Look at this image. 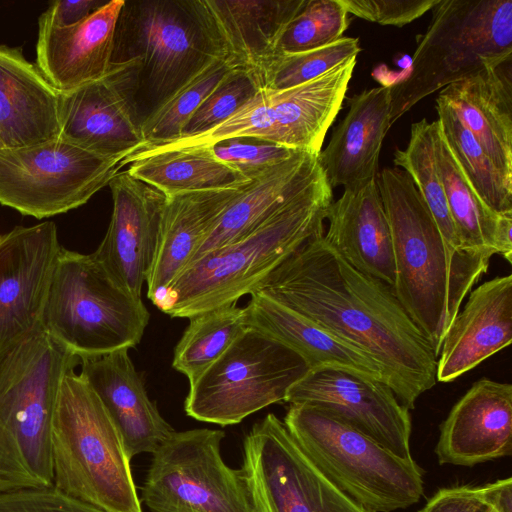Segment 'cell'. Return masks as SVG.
<instances>
[{"mask_svg":"<svg viewBox=\"0 0 512 512\" xmlns=\"http://www.w3.org/2000/svg\"><path fill=\"white\" fill-rule=\"evenodd\" d=\"M284 424L312 463L340 490L371 512H392L417 503L422 470L332 415L306 403L290 404Z\"/></svg>","mask_w":512,"mask_h":512,"instance_id":"cell-7","label":"cell"},{"mask_svg":"<svg viewBox=\"0 0 512 512\" xmlns=\"http://www.w3.org/2000/svg\"><path fill=\"white\" fill-rule=\"evenodd\" d=\"M130 462L98 395L68 371L52 419L53 487L103 512H142Z\"/></svg>","mask_w":512,"mask_h":512,"instance_id":"cell-6","label":"cell"},{"mask_svg":"<svg viewBox=\"0 0 512 512\" xmlns=\"http://www.w3.org/2000/svg\"><path fill=\"white\" fill-rule=\"evenodd\" d=\"M485 502L496 512H512V479L510 477L481 486Z\"/></svg>","mask_w":512,"mask_h":512,"instance_id":"cell-45","label":"cell"},{"mask_svg":"<svg viewBox=\"0 0 512 512\" xmlns=\"http://www.w3.org/2000/svg\"><path fill=\"white\" fill-rule=\"evenodd\" d=\"M61 93L20 47L0 45V138L7 148L59 136Z\"/></svg>","mask_w":512,"mask_h":512,"instance_id":"cell-28","label":"cell"},{"mask_svg":"<svg viewBox=\"0 0 512 512\" xmlns=\"http://www.w3.org/2000/svg\"><path fill=\"white\" fill-rule=\"evenodd\" d=\"M510 56L512 0H439L408 75L390 86V125L430 94Z\"/></svg>","mask_w":512,"mask_h":512,"instance_id":"cell-8","label":"cell"},{"mask_svg":"<svg viewBox=\"0 0 512 512\" xmlns=\"http://www.w3.org/2000/svg\"><path fill=\"white\" fill-rule=\"evenodd\" d=\"M512 212L499 214L495 235L494 250L496 254L501 255L507 262L512 260Z\"/></svg>","mask_w":512,"mask_h":512,"instance_id":"cell-46","label":"cell"},{"mask_svg":"<svg viewBox=\"0 0 512 512\" xmlns=\"http://www.w3.org/2000/svg\"><path fill=\"white\" fill-rule=\"evenodd\" d=\"M325 219L327 244L356 270L393 288L392 237L376 179L357 189H344L327 208Z\"/></svg>","mask_w":512,"mask_h":512,"instance_id":"cell-27","label":"cell"},{"mask_svg":"<svg viewBox=\"0 0 512 512\" xmlns=\"http://www.w3.org/2000/svg\"><path fill=\"white\" fill-rule=\"evenodd\" d=\"M80 359L44 330L0 359V493L53 487L52 419Z\"/></svg>","mask_w":512,"mask_h":512,"instance_id":"cell-5","label":"cell"},{"mask_svg":"<svg viewBox=\"0 0 512 512\" xmlns=\"http://www.w3.org/2000/svg\"><path fill=\"white\" fill-rule=\"evenodd\" d=\"M239 471L255 512H371L312 463L273 413L246 435Z\"/></svg>","mask_w":512,"mask_h":512,"instance_id":"cell-14","label":"cell"},{"mask_svg":"<svg viewBox=\"0 0 512 512\" xmlns=\"http://www.w3.org/2000/svg\"><path fill=\"white\" fill-rule=\"evenodd\" d=\"M481 487L468 485L439 489L418 512H487Z\"/></svg>","mask_w":512,"mask_h":512,"instance_id":"cell-43","label":"cell"},{"mask_svg":"<svg viewBox=\"0 0 512 512\" xmlns=\"http://www.w3.org/2000/svg\"><path fill=\"white\" fill-rule=\"evenodd\" d=\"M348 14L381 25L402 27L421 17L439 0H340Z\"/></svg>","mask_w":512,"mask_h":512,"instance_id":"cell-41","label":"cell"},{"mask_svg":"<svg viewBox=\"0 0 512 512\" xmlns=\"http://www.w3.org/2000/svg\"><path fill=\"white\" fill-rule=\"evenodd\" d=\"M62 246L52 221L0 234V359L43 330L44 307Z\"/></svg>","mask_w":512,"mask_h":512,"instance_id":"cell-15","label":"cell"},{"mask_svg":"<svg viewBox=\"0 0 512 512\" xmlns=\"http://www.w3.org/2000/svg\"><path fill=\"white\" fill-rule=\"evenodd\" d=\"M285 402L319 406L397 456L412 458L409 409L382 381L343 369H311L289 389Z\"/></svg>","mask_w":512,"mask_h":512,"instance_id":"cell-16","label":"cell"},{"mask_svg":"<svg viewBox=\"0 0 512 512\" xmlns=\"http://www.w3.org/2000/svg\"><path fill=\"white\" fill-rule=\"evenodd\" d=\"M107 2L104 0H56L49 4L38 20L59 27L72 26L87 18Z\"/></svg>","mask_w":512,"mask_h":512,"instance_id":"cell-44","label":"cell"},{"mask_svg":"<svg viewBox=\"0 0 512 512\" xmlns=\"http://www.w3.org/2000/svg\"><path fill=\"white\" fill-rule=\"evenodd\" d=\"M0 512H103L54 487L0 493Z\"/></svg>","mask_w":512,"mask_h":512,"instance_id":"cell-42","label":"cell"},{"mask_svg":"<svg viewBox=\"0 0 512 512\" xmlns=\"http://www.w3.org/2000/svg\"><path fill=\"white\" fill-rule=\"evenodd\" d=\"M332 201L323 174L250 235L186 266L154 305L172 318L189 319L236 304L306 241L324 234Z\"/></svg>","mask_w":512,"mask_h":512,"instance_id":"cell-3","label":"cell"},{"mask_svg":"<svg viewBox=\"0 0 512 512\" xmlns=\"http://www.w3.org/2000/svg\"><path fill=\"white\" fill-rule=\"evenodd\" d=\"M310 370L295 351L248 327L190 384L188 416L228 426L277 402Z\"/></svg>","mask_w":512,"mask_h":512,"instance_id":"cell-11","label":"cell"},{"mask_svg":"<svg viewBox=\"0 0 512 512\" xmlns=\"http://www.w3.org/2000/svg\"><path fill=\"white\" fill-rule=\"evenodd\" d=\"M436 159L448 209L461 246L471 251H491L498 220L474 193L438 128Z\"/></svg>","mask_w":512,"mask_h":512,"instance_id":"cell-33","label":"cell"},{"mask_svg":"<svg viewBox=\"0 0 512 512\" xmlns=\"http://www.w3.org/2000/svg\"><path fill=\"white\" fill-rule=\"evenodd\" d=\"M126 170L167 198L193 192L228 189L251 179L219 160L210 147L142 150L125 159Z\"/></svg>","mask_w":512,"mask_h":512,"instance_id":"cell-31","label":"cell"},{"mask_svg":"<svg viewBox=\"0 0 512 512\" xmlns=\"http://www.w3.org/2000/svg\"><path fill=\"white\" fill-rule=\"evenodd\" d=\"M391 87L366 89L349 101L319 163L331 188L357 189L378 175L379 155L390 129Z\"/></svg>","mask_w":512,"mask_h":512,"instance_id":"cell-26","label":"cell"},{"mask_svg":"<svg viewBox=\"0 0 512 512\" xmlns=\"http://www.w3.org/2000/svg\"><path fill=\"white\" fill-rule=\"evenodd\" d=\"M231 68L218 58L142 122L143 149L178 139L187 123ZM142 149V150H143Z\"/></svg>","mask_w":512,"mask_h":512,"instance_id":"cell-36","label":"cell"},{"mask_svg":"<svg viewBox=\"0 0 512 512\" xmlns=\"http://www.w3.org/2000/svg\"><path fill=\"white\" fill-rule=\"evenodd\" d=\"M443 339L436 380L452 382L512 341V275L472 289Z\"/></svg>","mask_w":512,"mask_h":512,"instance_id":"cell-23","label":"cell"},{"mask_svg":"<svg viewBox=\"0 0 512 512\" xmlns=\"http://www.w3.org/2000/svg\"><path fill=\"white\" fill-rule=\"evenodd\" d=\"M292 309L357 348L382 370L409 410L436 384L437 357L393 288L352 267L317 235L277 266L254 290Z\"/></svg>","mask_w":512,"mask_h":512,"instance_id":"cell-1","label":"cell"},{"mask_svg":"<svg viewBox=\"0 0 512 512\" xmlns=\"http://www.w3.org/2000/svg\"><path fill=\"white\" fill-rule=\"evenodd\" d=\"M60 136L0 150V204L43 219L86 204L124 166Z\"/></svg>","mask_w":512,"mask_h":512,"instance_id":"cell-12","label":"cell"},{"mask_svg":"<svg viewBox=\"0 0 512 512\" xmlns=\"http://www.w3.org/2000/svg\"><path fill=\"white\" fill-rule=\"evenodd\" d=\"M438 97L512 181V56L444 87Z\"/></svg>","mask_w":512,"mask_h":512,"instance_id":"cell-25","label":"cell"},{"mask_svg":"<svg viewBox=\"0 0 512 512\" xmlns=\"http://www.w3.org/2000/svg\"><path fill=\"white\" fill-rule=\"evenodd\" d=\"M348 13L340 0H308L283 32L279 53H297L331 44L348 27Z\"/></svg>","mask_w":512,"mask_h":512,"instance_id":"cell-38","label":"cell"},{"mask_svg":"<svg viewBox=\"0 0 512 512\" xmlns=\"http://www.w3.org/2000/svg\"><path fill=\"white\" fill-rule=\"evenodd\" d=\"M249 182L228 189L166 197L146 279L147 297L153 304L185 269L218 217Z\"/></svg>","mask_w":512,"mask_h":512,"instance_id":"cell-29","label":"cell"},{"mask_svg":"<svg viewBox=\"0 0 512 512\" xmlns=\"http://www.w3.org/2000/svg\"><path fill=\"white\" fill-rule=\"evenodd\" d=\"M376 182L392 237L393 291L438 357L447 330L494 253L451 249L404 170L385 168Z\"/></svg>","mask_w":512,"mask_h":512,"instance_id":"cell-2","label":"cell"},{"mask_svg":"<svg viewBox=\"0 0 512 512\" xmlns=\"http://www.w3.org/2000/svg\"><path fill=\"white\" fill-rule=\"evenodd\" d=\"M82 378L98 395L132 459L153 453L174 431L150 400L128 349L80 359Z\"/></svg>","mask_w":512,"mask_h":512,"instance_id":"cell-22","label":"cell"},{"mask_svg":"<svg viewBox=\"0 0 512 512\" xmlns=\"http://www.w3.org/2000/svg\"><path fill=\"white\" fill-rule=\"evenodd\" d=\"M258 89L248 74L231 69L202 102L179 138L200 135L214 128L250 100Z\"/></svg>","mask_w":512,"mask_h":512,"instance_id":"cell-39","label":"cell"},{"mask_svg":"<svg viewBox=\"0 0 512 512\" xmlns=\"http://www.w3.org/2000/svg\"><path fill=\"white\" fill-rule=\"evenodd\" d=\"M213 154L248 179L290 158L296 151L253 138H232L210 146Z\"/></svg>","mask_w":512,"mask_h":512,"instance_id":"cell-40","label":"cell"},{"mask_svg":"<svg viewBox=\"0 0 512 512\" xmlns=\"http://www.w3.org/2000/svg\"><path fill=\"white\" fill-rule=\"evenodd\" d=\"M487 512H496V511L493 510L491 507H489V510Z\"/></svg>","mask_w":512,"mask_h":512,"instance_id":"cell-48","label":"cell"},{"mask_svg":"<svg viewBox=\"0 0 512 512\" xmlns=\"http://www.w3.org/2000/svg\"><path fill=\"white\" fill-rule=\"evenodd\" d=\"M355 65L356 57L295 87L260 88L209 131L143 150L210 147L232 138H253L319 154L326 133L342 107Z\"/></svg>","mask_w":512,"mask_h":512,"instance_id":"cell-10","label":"cell"},{"mask_svg":"<svg viewBox=\"0 0 512 512\" xmlns=\"http://www.w3.org/2000/svg\"><path fill=\"white\" fill-rule=\"evenodd\" d=\"M360 50L358 38L344 36L320 48L280 52L264 71L260 88L282 90L304 84L356 57Z\"/></svg>","mask_w":512,"mask_h":512,"instance_id":"cell-37","label":"cell"},{"mask_svg":"<svg viewBox=\"0 0 512 512\" xmlns=\"http://www.w3.org/2000/svg\"><path fill=\"white\" fill-rule=\"evenodd\" d=\"M174 349L173 367L193 383L248 328L245 310L236 304L189 318Z\"/></svg>","mask_w":512,"mask_h":512,"instance_id":"cell-34","label":"cell"},{"mask_svg":"<svg viewBox=\"0 0 512 512\" xmlns=\"http://www.w3.org/2000/svg\"><path fill=\"white\" fill-rule=\"evenodd\" d=\"M244 310L247 327L295 351L310 370L337 368L384 382L381 368L369 356L268 296L253 292Z\"/></svg>","mask_w":512,"mask_h":512,"instance_id":"cell-30","label":"cell"},{"mask_svg":"<svg viewBox=\"0 0 512 512\" xmlns=\"http://www.w3.org/2000/svg\"><path fill=\"white\" fill-rule=\"evenodd\" d=\"M436 110L441 136L478 198L493 212H512V181L497 169L473 134L440 97Z\"/></svg>","mask_w":512,"mask_h":512,"instance_id":"cell-32","label":"cell"},{"mask_svg":"<svg viewBox=\"0 0 512 512\" xmlns=\"http://www.w3.org/2000/svg\"><path fill=\"white\" fill-rule=\"evenodd\" d=\"M218 58L193 0H125L116 24L111 69L141 125Z\"/></svg>","mask_w":512,"mask_h":512,"instance_id":"cell-4","label":"cell"},{"mask_svg":"<svg viewBox=\"0 0 512 512\" xmlns=\"http://www.w3.org/2000/svg\"><path fill=\"white\" fill-rule=\"evenodd\" d=\"M59 136L124 161L145 145L134 104L111 69L97 81L61 93Z\"/></svg>","mask_w":512,"mask_h":512,"instance_id":"cell-20","label":"cell"},{"mask_svg":"<svg viewBox=\"0 0 512 512\" xmlns=\"http://www.w3.org/2000/svg\"><path fill=\"white\" fill-rule=\"evenodd\" d=\"M220 58L260 88L281 36L308 0H193Z\"/></svg>","mask_w":512,"mask_h":512,"instance_id":"cell-18","label":"cell"},{"mask_svg":"<svg viewBox=\"0 0 512 512\" xmlns=\"http://www.w3.org/2000/svg\"><path fill=\"white\" fill-rule=\"evenodd\" d=\"M124 3L125 0H110L81 22L67 27L38 20L35 65L58 92H71L108 73Z\"/></svg>","mask_w":512,"mask_h":512,"instance_id":"cell-21","label":"cell"},{"mask_svg":"<svg viewBox=\"0 0 512 512\" xmlns=\"http://www.w3.org/2000/svg\"><path fill=\"white\" fill-rule=\"evenodd\" d=\"M7 148L2 139L0 138V150Z\"/></svg>","mask_w":512,"mask_h":512,"instance_id":"cell-47","label":"cell"},{"mask_svg":"<svg viewBox=\"0 0 512 512\" xmlns=\"http://www.w3.org/2000/svg\"><path fill=\"white\" fill-rule=\"evenodd\" d=\"M440 465L472 467L512 453V385L476 381L453 405L435 447Z\"/></svg>","mask_w":512,"mask_h":512,"instance_id":"cell-19","label":"cell"},{"mask_svg":"<svg viewBox=\"0 0 512 512\" xmlns=\"http://www.w3.org/2000/svg\"><path fill=\"white\" fill-rule=\"evenodd\" d=\"M149 312L91 254L61 247L42 318L43 330L79 359L135 347Z\"/></svg>","mask_w":512,"mask_h":512,"instance_id":"cell-9","label":"cell"},{"mask_svg":"<svg viewBox=\"0 0 512 512\" xmlns=\"http://www.w3.org/2000/svg\"><path fill=\"white\" fill-rule=\"evenodd\" d=\"M108 185L112 215L106 234L92 255L116 284L141 298L167 198L127 171L117 173Z\"/></svg>","mask_w":512,"mask_h":512,"instance_id":"cell-17","label":"cell"},{"mask_svg":"<svg viewBox=\"0 0 512 512\" xmlns=\"http://www.w3.org/2000/svg\"><path fill=\"white\" fill-rule=\"evenodd\" d=\"M323 174L319 154L298 150L251 179L218 217L188 265L250 235Z\"/></svg>","mask_w":512,"mask_h":512,"instance_id":"cell-24","label":"cell"},{"mask_svg":"<svg viewBox=\"0 0 512 512\" xmlns=\"http://www.w3.org/2000/svg\"><path fill=\"white\" fill-rule=\"evenodd\" d=\"M438 128L437 120L429 122L423 118L413 123L408 145L395 151L394 164L411 177L448 246L456 251L465 250L448 209L437 165L435 139Z\"/></svg>","mask_w":512,"mask_h":512,"instance_id":"cell-35","label":"cell"},{"mask_svg":"<svg viewBox=\"0 0 512 512\" xmlns=\"http://www.w3.org/2000/svg\"><path fill=\"white\" fill-rule=\"evenodd\" d=\"M222 430L173 431L152 453L142 489L150 512H255L239 470L221 454Z\"/></svg>","mask_w":512,"mask_h":512,"instance_id":"cell-13","label":"cell"}]
</instances>
